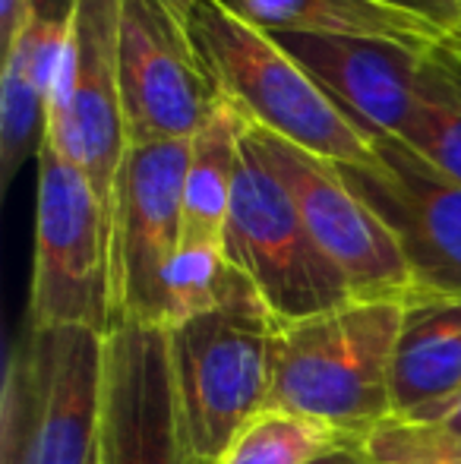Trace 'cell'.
I'll return each mask as SVG.
<instances>
[{"label":"cell","instance_id":"cell-1","mask_svg":"<svg viewBox=\"0 0 461 464\" xmlns=\"http://www.w3.org/2000/svg\"><path fill=\"white\" fill-rule=\"evenodd\" d=\"M405 300H348L278 332L265 408L367 442L392 420V361Z\"/></svg>","mask_w":461,"mask_h":464},{"label":"cell","instance_id":"cell-10","mask_svg":"<svg viewBox=\"0 0 461 464\" xmlns=\"http://www.w3.org/2000/svg\"><path fill=\"white\" fill-rule=\"evenodd\" d=\"M246 142L294 199L320 250L339 266L357 300H405L411 294L408 266L389 227L370 212L339 168L301 146L250 127Z\"/></svg>","mask_w":461,"mask_h":464},{"label":"cell","instance_id":"cell-22","mask_svg":"<svg viewBox=\"0 0 461 464\" xmlns=\"http://www.w3.org/2000/svg\"><path fill=\"white\" fill-rule=\"evenodd\" d=\"M0 464H29V395L19 342L10 344L0 389Z\"/></svg>","mask_w":461,"mask_h":464},{"label":"cell","instance_id":"cell-8","mask_svg":"<svg viewBox=\"0 0 461 464\" xmlns=\"http://www.w3.org/2000/svg\"><path fill=\"white\" fill-rule=\"evenodd\" d=\"M360 165H335L389 227L408 266L411 294L461 297V184L399 136H376Z\"/></svg>","mask_w":461,"mask_h":464},{"label":"cell","instance_id":"cell-12","mask_svg":"<svg viewBox=\"0 0 461 464\" xmlns=\"http://www.w3.org/2000/svg\"><path fill=\"white\" fill-rule=\"evenodd\" d=\"M101 464H199L180 420L161 325L120 323L105 335Z\"/></svg>","mask_w":461,"mask_h":464},{"label":"cell","instance_id":"cell-24","mask_svg":"<svg viewBox=\"0 0 461 464\" xmlns=\"http://www.w3.org/2000/svg\"><path fill=\"white\" fill-rule=\"evenodd\" d=\"M35 10L38 0H0V44H4V51L16 42Z\"/></svg>","mask_w":461,"mask_h":464},{"label":"cell","instance_id":"cell-19","mask_svg":"<svg viewBox=\"0 0 461 464\" xmlns=\"http://www.w3.org/2000/svg\"><path fill=\"white\" fill-rule=\"evenodd\" d=\"M335 442L341 440L322 423L263 408L240 427L218 464H310Z\"/></svg>","mask_w":461,"mask_h":464},{"label":"cell","instance_id":"cell-2","mask_svg":"<svg viewBox=\"0 0 461 464\" xmlns=\"http://www.w3.org/2000/svg\"><path fill=\"white\" fill-rule=\"evenodd\" d=\"M282 323L237 272L212 310L168 329L174 395L199 464H218L250 417L269 404Z\"/></svg>","mask_w":461,"mask_h":464},{"label":"cell","instance_id":"cell-18","mask_svg":"<svg viewBox=\"0 0 461 464\" xmlns=\"http://www.w3.org/2000/svg\"><path fill=\"white\" fill-rule=\"evenodd\" d=\"M399 140L461 184V54L446 42L424 54Z\"/></svg>","mask_w":461,"mask_h":464},{"label":"cell","instance_id":"cell-27","mask_svg":"<svg viewBox=\"0 0 461 464\" xmlns=\"http://www.w3.org/2000/svg\"><path fill=\"white\" fill-rule=\"evenodd\" d=\"M446 44H449V48H456L461 54V6H458V19H456V25H452L449 38H446Z\"/></svg>","mask_w":461,"mask_h":464},{"label":"cell","instance_id":"cell-7","mask_svg":"<svg viewBox=\"0 0 461 464\" xmlns=\"http://www.w3.org/2000/svg\"><path fill=\"white\" fill-rule=\"evenodd\" d=\"M190 140L133 146L111 199V329H165V281L180 250Z\"/></svg>","mask_w":461,"mask_h":464},{"label":"cell","instance_id":"cell-21","mask_svg":"<svg viewBox=\"0 0 461 464\" xmlns=\"http://www.w3.org/2000/svg\"><path fill=\"white\" fill-rule=\"evenodd\" d=\"M376 464H461V442L446 436L437 423H399L386 420L367 442Z\"/></svg>","mask_w":461,"mask_h":464},{"label":"cell","instance_id":"cell-4","mask_svg":"<svg viewBox=\"0 0 461 464\" xmlns=\"http://www.w3.org/2000/svg\"><path fill=\"white\" fill-rule=\"evenodd\" d=\"M70 325L111 332V218L86 174L42 142L29 332Z\"/></svg>","mask_w":461,"mask_h":464},{"label":"cell","instance_id":"cell-16","mask_svg":"<svg viewBox=\"0 0 461 464\" xmlns=\"http://www.w3.org/2000/svg\"><path fill=\"white\" fill-rule=\"evenodd\" d=\"M250 121L231 102H218L209 121L190 140L184 178V227L180 246L225 250L234 180L240 168V149Z\"/></svg>","mask_w":461,"mask_h":464},{"label":"cell","instance_id":"cell-26","mask_svg":"<svg viewBox=\"0 0 461 464\" xmlns=\"http://www.w3.org/2000/svg\"><path fill=\"white\" fill-rule=\"evenodd\" d=\"M439 430H443L446 436H452V440H458L461 442V401L456 404V411H452L449 417H446V420H439L437 423Z\"/></svg>","mask_w":461,"mask_h":464},{"label":"cell","instance_id":"cell-25","mask_svg":"<svg viewBox=\"0 0 461 464\" xmlns=\"http://www.w3.org/2000/svg\"><path fill=\"white\" fill-rule=\"evenodd\" d=\"M310 464H376V461L370 459V452H367L363 442L341 440V442H335V446H329L320 459H313Z\"/></svg>","mask_w":461,"mask_h":464},{"label":"cell","instance_id":"cell-3","mask_svg":"<svg viewBox=\"0 0 461 464\" xmlns=\"http://www.w3.org/2000/svg\"><path fill=\"white\" fill-rule=\"evenodd\" d=\"M190 29L225 102L244 111L250 127L269 130L332 165H360L370 140L320 92L269 32L256 29L228 0H197Z\"/></svg>","mask_w":461,"mask_h":464},{"label":"cell","instance_id":"cell-23","mask_svg":"<svg viewBox=\"0 0 461 464\" xmlns=\"http://www.w3.org/2000/svg\"><path fill=\"white\" fill-rule=\"evenodd\" d=\"M379 4L392 6V10H401V13H411V16L424 19V23H430L433 29H439L449 38L452 25H456V19H458L461 0H379Z\"/></svg>","mask_w":461,"mask_h":464},{"label":"cell","instance_id":"cell-5","mask_svg":"<svg viewBox=\"0 0 461 464\" xmlns=\"http://www.w3.org/2000/svg\"><path fill=\"white\" fill-rule=\"evenodd\" d=\"M225 256L256 287L282 325L354 300L348 278L320 250L288 189L265 168L246 136L234 180Z\"/></svg>","mask_w":461,"mask_h":464},{"label":"cell","instance_id":"cell-28","mask_svg":"<svg viewBox=\"0 0 461 464\" xmlns=\"http://www.w3.org/2000/svg\"><path fill=\"white\" fill-rule=\"evenodd\" d=\"M174 6H178L180 13H184V16H190L193 13V4H197V0H171Z\"/></svg>","mask_w":461,"mask_h":464},{"label":"cell","instance_id":"cell-13","mask_svg":"<svg viewBox=\"0 0 461 464\" xmlns=\"http://www.w3.org/2000/svg\"><path fill=\"white\" fill-rule=\"evenodd\" d=\"M272 38L370 142L401 133L430 48L322 32H272Z\"/></svg>","mask_w":461,"mask_h":464},{"label":"cell","instance_id":"cell-20","mask_svg":"<svg viewBox=\"0 0 461 464\" xmlns=\"http://www.w3.org/2000/svg\"><path fill=\"white\" fill-rule=\"evenodd\" d=\"M237 269L228 263L225 250L209 246H180L165 281V329L199 316L222 304L231 291Z\"/></svg>","mask_w":461,"mask_h":464},{"label":"cell","instance_id":"cell-15","mask_svg":"<svg viewBox=\"0 0 461 464\" xmlns=\"http://www.w3.org/2000/svg\"><path fill=\"white\" fill-rule=\"evenodd\" d=\"M73 4V0H70ZM70 4L38 6L29 25L4 51L0 76V189H10L19 168L38 155L48 133V108L54 98L70 38Z\"/></svg>","mask_w":461,"mask_h":464},{"label":"cell","instance_id":"cell-11","mask_svg":"<svg viewBox=\"0 0 461 464\" xmlns=\"http://www.w3.org/2000/svg\"><path fill=\"white\" fill-rule=\"evenodd\" d=\"M29 395V464H101L105 335L82 325L19 338Z\"/></svg>","mask_w":461,"mask_h":464},{"label":"cell","instance_id":"cell-6","mask_svg":"<svg viewBox=\"0 0 461 464\" xmlns=\"http://www.w3.org/2000/svg\"><path fill=\"white\" fill-rule=\"evenodd\" d=\"M117 63L130 149L193 140L222 102L190 16L171 0H120Z\"/></svg>","mask_w":461,"mask_h":464},{"label":"cell","instance_id":"cell-9","mask_svg":"<svg viewBox=\"0 0 461 464\" xmlns=\"http://www.w3.org/2000/svg\"><path fill=\"white\" fill-rule=\"evenodd\" d=\"M120 0H73L70 38L54 98L48 108L44 142L86 174L89 187L111 218L114 184L127 155V123L117 63Z\"/></svg>","mask_w":461,"mask_h":464},{"label":"cell","instance_id":"cell-17","mask_svg":"<svg viewBox=\"0 0 461 464\" xmlns=\"http://www.w3.org/2000/svg\"><path fill=\"white\" fill-rule=\"evenodd\" d=\"M240 19L263 32H322V35H360V38H392L405 44L446 42L439 29L392 10L379 0H228Z\"/></svg>","mask_w":461,"mask_h":464},{"label":"cell","instance_id":"cell-14","mask_svg":"<svg viewBox=\"0 0 461 464\" xmlns=\"http://www.w3.org/2000/svg\"><path fill=\"white\" fill-rule=\"evenodd\" d=\"M461 401V297L408 294L392 361V420L439 423Z\"/></svg>","mask_w":461,"mask_h":464}]
</instances>
